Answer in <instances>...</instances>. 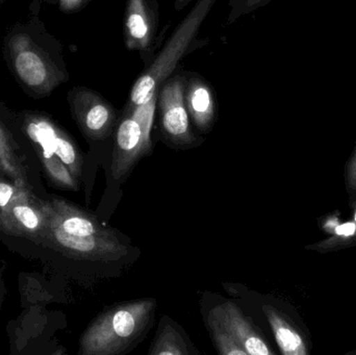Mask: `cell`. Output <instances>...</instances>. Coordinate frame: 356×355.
<instances>
[{"mask_svg":"<svg viewBox=\"0 0 356 355\" xmlns=\"http://www.w3.org/2000/svg\"><path fill=\"white\" fill-rule=\"evenodd\" d=\"M47 233L43 247L67 258L112 263L129 254L127 238L102 224L93 213L62 199L44 200Z\"/></svg>","mask_w":356,"mask_h":355,"instance_id":"6da1fadb","label":"cell"},{"mask_svg":"<svg viewBox=\"0 0 356 355\" xmlns=\"http://www.w3.org/2000/svg\"><path fill=\"white\" fill-rule=\"evenodd\" d=\"M154 298L129 300L106 308L81 335L79 355H121L135 349L156 317Z\"/></svg>","mask_w":356,"mask_h":355,"instance_id":"7a4b0ae2","label":"cell"},{"mask_svg":"<svg viewBox=\"0 0 356 355\" xmlns=\"http://www.w3.org/2000/svg\"><path fill=\"white\" fill-rule=\"evenodd\" d=\"M218 0H198L192 10L177 25L162 51L154 56L149 66L139 75L134 83L124 108H135L146 104L158 96L159 90L165 81L177 70L180 60L196 48L199 29L211 13Z\"/></svg>","mask_w":356,"mask_h":355,"instance_id":"3957f363","label":"cell"},{"mask_svg":"<svg viewBox=\"0 0 356 355\" xmlns=\"http://www.w3.org/2000/svg\"><path fill=\"white\" fill-rule=\"evenodd\" d=\"M156 98L131 108H124L115 131L111 174L117 181H124L138 163L150 156L154 149L152 131L154 126Z\"/></svg>","mask_w":356,"mask_h":355,"instance_id":"277c9868","label":"cell"},{"mask_svg":"<svg viewBox=\"0 0 356 355\" xmlns=\"http://www.w3.org/2000/svg\"><path fill=\"white\" fill-rule=\"evenodd\" d=\"M184 85L186 72L173 73L161 85L156 98L163 137L170 147L182 150L198 147L204 141L191 126L190 116L184 104Z\"/></svg>","mask_w":356,"mask_h":355,"instance_id":"5b68a950","label":"cell"},{"mask_svg":"<svg viewBox=\"0 0 356 355\" xmlns=\"http://www.w3.org/2000/svg\"><path fill=\"white\" fill-rule=\"evenodd\" d=\"M8 48L17 76L35 93L39 95L51 93L68 79L66 71L58 68L25 33L12 37Z\"/></svg>","mask_w":356,"mask_h":355,"instance_id":"8992f818","label":"cell"},{"mask_svg":"<svg viewBox=\"0 0 356 355\" xmlns=\"http://www.w3.org/2000/svg\"><path fill=\"white\" fill-rule=\"evenodd\" d=\"M71 114L83 135L92 141H104L116 131L119 116L116 108L98 92L86 87L69 91Z\"/></svg>","mask_w":356,"mask_h":355,"instance_id":"52a82bcc","label":"cell"},{"mask_svg":"<svg viewBox=\"0 0 356 355\" xmlns=\"http://www.w3.org/2000/svg\"><path fill=\"white\" fill-rule=\"evenodd\" d=\"M0 229L43 247L47 233L44 200L39 199L31 190L21 189L14 201L0 214Z\"/></svg>","mask_w":356,"mask_h":355,"instance_id":"ba28073f","label":"cell"},{"mask_svg":"<svg viewBox=\"0 0 356 355\" xmlns=\"http://www.w3.org/2000/svg\"><path fill=\"white\" fill-rule=\"evenodd\" d=\"M160 6L156 0H127L124 12V44L127 50L141 54L145 66L154 58Z\"/></svg>","mask_w":356,"mask_h":355,"instance_id":"9c48e42d","label":"cell"},{"mask_svg":"<svg viewBox=\"0 0 356 355\" xmlns=\"http://www.w3.org/2000/svg\"><path fill=\"white\" fill-rule=\"evenodd\" d=\"M209 317L225 329L241 344L247 354H275L268 345L259 329L232 302L220 304L211 311Z\"/></svg>","mask_w":356,"mask_h":355,"instance_id":"30bf717a","label":"cell"},{"mask_svg":"<svg viewBox=\"0 0 356 355\" xmlns=\"http://www.w3.org/2000/svg\"><path fill=\"white\" fill-rule=\"evenodd\" d=\"M184 104L190 120L203 135L211 131L217 120V100L211 83L194 72H186Z\"/></svg>","mask_w":356,"mask_h":355,"instance_id":"8fae6325","label":"cell"},{"mask_svg":"<svg viewBox=\"0 0 356 355\" xmlns=\"http://www.w3.org/2000/svg\"><path fill=\"white\" fill-rule=\"evenodd\" d=\"M264 314L284 355H309V344L301 331L277 308L265 304Z\"/></svg>","mask_w":356,"mask_h":355,"instance_id":"7c38bea8","label":"cell"},{"mask_svg":"<svg viewBox=\"0 0 356 355\" xmlns=\"http://www.w3.org/2000/svg\"><path fill=\"white\" fill-rule=\"evenodd\" d=\"M0 170L19 189L31 190L27 175L26 160L6 127L0 123Z\"/></svg>","mask_w":356,"mask_h":355,"instance_id":"4fadbf2b","label":"cell"},{"mask_svg":"<svg viewBox=\"0 0 356 355\" xmlns=\"http://www.w3.org/2000/svg\"><path fill=\"white\" fill-rule=\"evenodd\" d=\"M198 354L186 343V339L172 320L166 316L161 320L156 339L150 346L149 355H190Z\"/></svg>","mask_w":356,"mask_h":355,"instance_id":"5bb4252c","label":"cell"},{"mask_svg":"<svg viewBox=\"0 0 356 355\" xmlns=\"http://www.w3.org/2000/svg\"><path fill=\"white\" fill-rule=\"evenodd\" d=\"M334 235L330 239L307 246V249L319 252L334 251L341 248L353 246V237L356 233V222L345 223L334 229Z\"/></svg>","mask_w":356,"mask_h":355,"instance_id":"9a60e30c","label":"cell"},{"mask_svg":"<svg viewBox=\"0 0 356 355\" xmlns=\"http://www.w3.org/2000/svg\"><path fill=\"white\" fill-rule=\"evenodd\" d=\"M209 329L218 354L221 355L247 354L241 344L211 317H209Z\"/></svg>","mask_w":356,"mask_h":355,"instance_id":"2e32d148","label":"cell"},{"mask_svg":"<svg viewBox=\"0 0 356 355\" xmlns=\"http://www.w3.org/2000/svg\"><path fill=\"white\" fill-rule=\"evenodd\" d=\"M271 1L272 0H228L229 13H228L226 24H232L241 17L251 14L259 8L267 6Z\"/></svg>","mask_w":356,"mask_h":355,"instance_id":"e0dca14e","label":"cell"},{"mask_svg":"<svg viewBox=\"0 0 356 355\" xmlns=\"http://www.w3.org/2000/svg\"><path fill=\"white\" fill-rule=\"evenodd\" d=\"M20 190L14 183L4 181L3 177L0 179V214L14 201Z\"/></svg>","mask_w":356,"mask_h":355,"instance_id":"ac0fdd59","label":"cell"},{"mask_svg":"<svg viewBox=\"0 0 356 355\" xmlns=\"http://www.w3.org/2000/svg\"><path fill=\"white\" fill-rule=\"evenodd\" d=\"M346 188L348 192H356V145L346 165Z\"/></svg>","mask_w":356,"mask_h":355,"instance_id":"d6986e66","label":"cell"},{"mask_svg":"<svg viewBox=\"0 0 356 355\" xmlns=\"http://www.w3.org/2000/svg\"><path fill=\"white\" fill-rule=\"evenodd\" d=\"M63 12L74 13L85 8L91 0H56Z\"/></svg>","mask_w":356,"mask_h":355,"instance_id":"ffe728a7","label":"cell"},{"mask_svg":"<svg viewBox=\"0 0 356 355\" xmlns=\"http://www.w3.org/2000/svg\"><path fill=\"white\" fill-rule=\"evenodd\" d=\"M193 0H175V10H177V12H180V10H184L186 6L192 2Z\"/></svg>","mask_w":356,"mask_h":355,"instance_id":"44dd1931","label":"cell"},{"mask_svg":"<svg viewBox=\"0 0 356 355\" xmlns=\"http://www.w3.org/2000/svg\"><path fill=\"white\" fill-rule=\"evenodd\" d=\"M353 245H356V233L355 235V237H353Z\"/></svg>","mask_w":356,"mask_h":355,"instance_id":"7402d4cb","label":"cell"},{"mask_svg":"<svg viewBox=\"0 0 356 355\" xmlns=\"http://www.w3.org/2000/svg\"><path fill=\"white\" fill-rule=\"evenodd\" d=\"M2 174H3V173H2L1 170H0V179H1V177H3V176H2Z\"/></svg>","mask_w":356,"mask_h":355,"instance_id":"603a6c76","label":"cell"},{"mask_svg":"<svg viewBox=\"0 0 356 355\" xmlns=\"http://www.w3.org/2000/svg\"><path fill=\"white\" fill-rule=\"evenodd\" d=\"M355 221L356 222V212H355Z\"/></svg>","mask_w":356,"mask_h":355,"instance_id":"cb8c5ba5","label":"cell"},{"mask_svg":"<svg viewBox=\"0 0 356 355\" xmlns=\"http://www.w3.org/2000/svg\"><path fill=\"white\" fill-rule=\"evenodd\" d=\"M353 354H356V352H353Z\"/></svg>","mask_w":356,"mask_h":355,"instance_id":"d4e9b609","label":"cell"}]
</instances>
